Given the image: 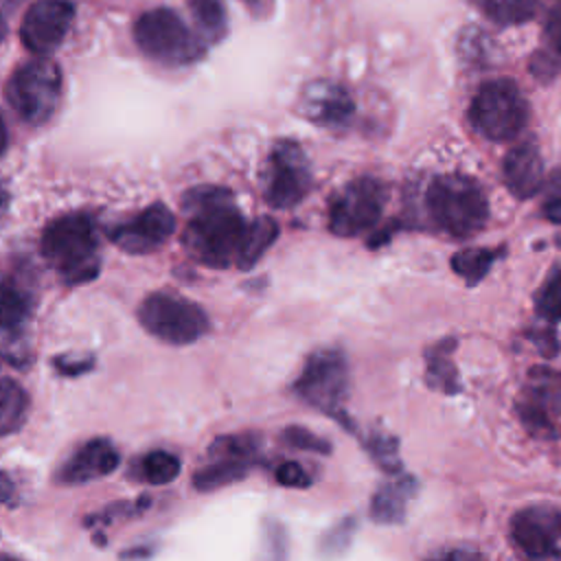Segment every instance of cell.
Here are the masks:
<instances>
[{
    "label": "cell",
    "mask_w": 561,
    "mask_h": 561,
    "mask_svg": "<svg viewBox=\"0 0 561 561\" xmlns=\"http://www.w3.org/2000/svg\"><path fill=\"white\" fill-rule=\"evenodd\" d=\"M92 357H57L55 359V366L59 373L68 375V377H77L81 373H88L92 368Z\"/></svg>",
    "instance_id": "cell-34"
},
{
    "label": "cell",
    "mask_w": 561,
    "mask_h": 561,
    "mask_svg": "<svg viewBox=\"0 0 561 561\" xmlns=\"http://www.w3.org/2000/svg\"><path fill=\"white\" fill-rule=\"evenodd\" d=\"M425 204L434 224L456 239L480 232L489 219V204L480 184L460 173H445L432 180Z\"/></svg>",
    "instance_id": "cell-2"
},
{
    "label": "cell",
    "mask_w": 561,
    "mask_h": 561,
    "mask_svg": "<svg viewBox=\"0 0 561 561\" xmlns=\"http://www.w3.org/2000/svg\"><path fill=\"white\" fill-rule=\"evenodd\" d=\"M0 561H18V559H13V557H2Z\"/></svg>",
    "instance_id": "cell-41"
},
{
    "label": "cell",
    "mask_w": 561,
    "mask_h": 561,
    "mask_svg": "<svg viewBox=\"0 0 561 561\" xmlns=\"http://www.w3.org/2000/svg\"><path fill=\"white\" fill-rule=\"evenodd\" d=\"M454 348V342H438L427 353V381L443 392L454 394L458 390V373L449 359V351Z\"/></svg>",
    "instance_id": "cell-22"
},
{
    "label": "cell",
    "mask_w": 561,
    "mask_h": 561,
    "mask_svg": "<svg viewBox=\"0 0 561 561\" xmlns=\"http://www.w3.org/2000/svg\"><path fill=\"white\" fill-rule=\"evenodd\" d=\"M28 316L26 296L13 285H0V327L15 329Z\"/></svg>",
    "instance_id": "cell-27"
},
{
    "label": "cell",
    "mask_w": 561,
    "mask_h": 561,
    "mask_svg": "<svg viewBox=\"0 0 561 561\" xmlns=\"http://www.w3.org/2000/svg\"><path fill=\"white\" fill-rule=\"evenodd\" d=\"M2 37H4V22H2V18H0V42H2Z\"/></svg>",
    "instance_id": "cell-40"
},
{
    "label": "cell",
    "mask_w": 561,
    "mask_h": 561,
    "mask_svg": "<svg viewBox=\"0 0 561 561\" xmlns=\"http://www.w3.org/2000/svg\"><path fill=\"white\" fill-rule=\"evenodd\" d=\"M138 471L145 482H149L153 486H162V484L173 482L180 476V458L173 456L171 451L156 449V451H149L147 456H142Z\"/></svg>",
    "instance_id": "cell-23"
},
{
    "label": "cell",
    "mask_w": 561,
    "mask_h": 561,
    "mask_svg": "<svg viewBox=\"0 0 561 561\" xmlns=\"http://www.w3.org/2000/svg\"><path fill=\"white\" fill-rule=\"evenodd\" d=\"M28 414V394L26 390L13 381L0 379V436L15 434Z\"/></svg>",
    "instance_id": "cell-19"
},
{
    "label": "cell",
    "mask_w": 561,
    "mask_h": 561,
    "mask_svg": "<svg viewBox=\"0 0 561 561\" xmlns=\"http://www.w3.org/2000/svg\"><path fill=\"white\" fill-rule=\"evenodd\" d=\"M546 35L550 44L561 53V7H554L546 20Z\"/></svg>",
    "instance_id": "cell-35"
},
{
    "label": "cell",
    "mask_w": 561,
    "mask_h": 561,
    "mask_svg": "<svg viewBox=\"0 0 561 561\" xmlns=\"http://www.w3.org/2000/svg\"><path fill=\"white\" fill-rule=\"evenodd\" d=\"M276 237H278V224L272 217H259L252 224H248L234 265L239 270L254 267L261 261V256L267 252V248L276 241Z\"/></svg>",
    "instance_id": "cell-18"
},
{
    "label": "cell",
    "mask_w": 561,
    "mask_h": 561,
    "mask_svg": "<svg viewBox=\"0 0 561 561\" xmlns=\"http://www.w3.org/2000/svg\"><path fill=\"white\" fill-rule=\"evenodd\" d=\"M138 322L149 335L175 346L197 342L210 324L197 302L169 291L149 294L138 305Z\"/></svg>",
    "instance_id": "cell-7"
},
{
    "label": "cell",
    "mask_w": 561,
    "mask_h": 561,
    "mask_svg": "<svg viewBox=\"0 0 561 561\" xmlns=\"http://www.w3.org/2000/svg\"><path fill=\"white\" fill-rule=\"evenodd\" d=\"M191 13L202 28V33L210 39H217L226 31V7L221 0H188Z\"/></svg>",
    "instance_id": "cell-26"
},
{
    "label": "cell",
    "mask_w": 561,
    "mask_h": 561,
    "mask_svg": "<svg viewBox=\"0 0 561 561\" xmlns=\"http://www.w3.org/2000/svg\"><path fill=\"white\" fill-rule=\"evenodd\" d=\"M504 182L508 191L519 197H533L543 188V162L533 142L513 147L504 158Z\"/></svg>",
    "instance_id": "cell-16"
},
{
    "label": "cell",
    "mask_w": 561,
    "mask_h": 561,
    "mask_svg": "<svg viewBox=\"0 0 561 561\" xmlns=\"http://www.w3.org/2000/svg\"><path fill=\"white\" fill-rule=\"evenodd\" d=\"M543 186L548 188V197L543 204V215L552 224H561V173H554L552 180Z\"/></svg>",
    "instance_id": "cell-33"
},
{
    "label": "cell",
    "mask_w": 561,
    "mask_h": 561,
    "mask_svg": "<svg viewBox=\"0 0 561 561\" xmlns=\"http://www.w3.org/2000/svg\"><path fill=\"white\" fill-rule=\"evenodd\" d=\"M353 533H355V519H342L340 524H335L324 537H322V543H320V550L324 554H342L346 550V546L351 543L353 539Z\"/></svg>",
    "instance_id": "cell-31"
},
{
    "label": "cell",
    "mask_w": 561,
    "mask_h": 561,
    "mask_svg": "<svg viewBox=\"0 0 561 561\" xmlns=\"http://www.w3.org/2000/svg\"><path fill=\"white\" fill-rule=\"evenodd\" d=\"M276 476V482L280 486H287V489H307L311 484V478L309 473L296 462V460H285L276 467L274 471Z\"/></svg>",
    "instance_id": "cell-32"
},
{
    "label": "cell",
    "mask_w": 561,
    "mask_h": 561,
    "mask_svg": "<svg viewBox=\"0 0 561 561\" xmlns=\"http://www.w3.org/2000/svg\"><path fill=\"white\" fill-rule=\"evenodd\" d=\"M311 188V171L302 147L294 140H278L263 169V195L272 208L285 210L305 199Z\"/></svg>",
    "instance_id": "cell-9"
},
{
    "label": "cell",
    "mask_w": 561,
    "mask_h": 561,
    "mask_svg": "<svg viewBox=\"0 0 561 561\" xmlns=\"http://www.w3.org/2000/svg\"><path fill=\"white\" fill-rule=\"evenodd\" d=\"M469 121L489 140H513L528 123V103L515 81L493 79L482 83L473 94Z\"/></svg>",
    "instance_id": "cell-5"
},
{
    "label": "cell",
    "mask_w": 561,
    "mask_h": 561,
    "mask_svg": "<svg viewBox=\"0 0 561 561\" xmlns=\"http://www.w3.org/2000/svg\"><path fill=\"white\" fill-rule=\"evenodd\" d=\"M280 440L294 449H302V451H313V454H329L331 445L320 438L318 434H313L311 430L302 427V425H289L283 430Z\"/></svg>",
    "instance_id": "cell-30"
},
{
    "label": "cell",
    "mask_w": 561,
    "mask_h": 561,
    "mask_svg": "<svg viewBox=\"0 0 561 561\" xmlns=\"http://www.w3.org/2000/svg\"><path fill=\"white\" fill-rule=\"evenodd\" d=\"M366 449L370 451L373 460L388 473H399L401 471V462H399V454H397V440L390 438L388 434H373L366 440Z\"/></svg>",
    "instance_id": "cell-29"
},
{
    "label": "cell",
    "mask_w": 561,
    "mask_h": 561,
    "mask_svg": "<svg viewBox=\"0 0 561 561\" xmlns=\"http://www.w3.org/2000/svg\"><path fill=\"white\" fill-rule=\"evenodd\" d=\"M416 493V480L401 471L390 482H383L370 500V517L377 524H399L405 517L408 504Z\"/></svg>",
    "instance_id": "cell-17"
},
{
    "label": "cell",
    "mask_w": 561,
    "mask_h": 561,
    "mask_svg": "<svg viewBox=\"0 0 561 561\" xmlns=\"http://www.w3.org/2000/svg\"><path fill=\"white\" fill-rule=\"evenodd\" d=\"M4 202H7V193H4V188H2V184H0V208L4 206Z\"/></svg>",
    "instance_id": "cell-39"
},
{
    "label": "cell",
    "mask_w": 561,
    "mask_h": 561,
    "mask_svg": "<svg viewBox=\"0 0 561 561\" xmlns=\"http://www.w3.org/2000/svg\"><path fill=\"white\" fill-rule=\"evenodd\" d=\"M296 394L327 414L342 412L348 390V364L337 348L311 353L294 383Z\"/></svg>",
    "instance_id": "cell-8"
},
{
    "label": "cell",
    "mask_w": 561,
    "mask_h": 561,
    "mask_svg": "<svg viewBox=\"0 0 561 561\" xmlns=\"http://www.w3.org/2000/svg\"><path fill=\"white\" fill-rule=\"evenodd\" d=\"M138 48L153 61L164 66H184L204 55V42L184 20L164 7L145 11L134 24Z\"/></svg>",
    "instance_id": "cell-4"
},
{
    "label": "cell",
    "mask_w": 561,
    "mask_h": 561,
    "mask_svg": "<svg viewBox=\"0 0 561 561\" xmlns=\"http://www.w3.org/2000/svg\"><path fill=\"white\" fill-rule=\"evenodd\" d=\"M500 252L502 250H491V248L460 250L451 256V270L460 278H465L467 285H476L486 276V272L491 270V265L500 256Z\"/></svg>",
    "instance_id": "cell-21"
},
{
    "label": "cell",
    "mask_w": 561,
    "mask_h": 561,
    "mask_svg": "<svg viewBox=\"0 0 561 561\" xmlns=\"http://www.w3.org/2000/svg\"><path fill=\"white\" fill-rule=\"evenodd\" d=\"M511 539L530 561L561 557V511L548 504H533L511 519Z\"/></svg>",
    "instance_id": "cell-11"
},
{
    "label": "cell",
    "mask_w": 561,
    "mask_h": 561,
    "mask_svg": "<svg viewBox=\"0 0 561 561\" xmlns=\"http://www.w3.org/2000/svg\"><path fill=\"white\" fill-rule=\"evenodd\" d=\"M427 561H458L456 557H434V559H427Z\"/></svg>",
    "instance_id": "cell-38"
},
{
    "label": "cell",
    "mask_w": 561,
    "mask_h": 561,
    "mask_svg": "<svg viewBox=\"0 0 561 561\" xmlns=\"http://www.w3.org/2000/svg\"><path fill=\"white\" fill-rule=\"evenodd\" d=\"M7 145H9V134H7V125H4V121L0 116V156L4 153Z\"/></svg>",
    "instance_id": "cell-37"
},
{
    "label": "cell",
    "mask_w": 561,
    "mask_h": 561,
    "mask_svg": "<svg viewBox=\"0 0 561 561\" xmlns=\"http://www.w3.org/2000/svg\"><path fill=\"white\" fill-rule=\"evenodd\" d=\"M386 186L375 178L351 180L329 204V228L337 237H357L370 230L386 206Z\"/></svg>",
    "instance_id": "cell-10"
},
{
    "label": "cell",
    "mask_w": 561,
    "mask_h": 561,
    "mask_svg": "<svg viewBox=\"0 0 561 561\" xmlns=\"http://www.w3.org/2000/svg\"><path fill=\"white\" fill-rule=\"evenodd\" d=\"M300 112L316 125H344L353 114L348 92L333 81H313L305 85L300 96Z\"/></svg>",
    "instance_id": "cell-15"
},
{
    "label": "cell",
    "mask_w": 561,
    "mask_h": 561,
    "mask_svg": "<svg viewBox=\"0 0 561 561\" xmlns=\"http://www.w3.org/2000/svg\"><path fill=\"white\" fill-rule=\"evenodd\" d=\"M42 252L70 283H85L99 274L96 230L83 213L53 219L42 232Z\"/></svg>",
    "instance_id": "cell-3"
},
{
    "label": "cell",
    "mask_w": 561,
    "mask_h": 561,
    "mask_svg": "<svg viewBox=\"0 0 561 561\" xmlns=\"http://www.w3.org/2000/svg\"><path fill=\"white\" fill-rule=\"evenodd\" d=\"M497 24L528 22L537 11V0H473Z\"/></svg>",
    "instance_id": "cell-24"
},
{
    "label": "cell",
    "mask_w": 561,
    "mask_h": 561,
    "mask_svg": "<svg viewBox=\"0 0 561 561\" xmlns=\"http://www.w3.org/2000/svg\"><path fill=\"white\" fill-rule=\"evenodd\" d=\"M248 469H250V460L210 458V462L193 476V486L197 491H217L221 486H228L241 480L248 473Z\"/></svg>",
    "instance_id": "cell-20"
},
{
    "label": "cell",
    "mask_w": 561,
    "mask_h": 561,
    "mask_svg": "<svg viewBox=\"0 0 561 561\" xmlns=\"http://www.w3.org/2000/svg\"><path fill=\"white\" fill-rule=\"evenodd\" d=\"M175 230V217L164 204H151L134 219L112 230V241L129 254H147L160 248Z\"/></svg>",
    "instance_id": "cell-13"
},
{
    "label": "cell",
    "mask_w": 561,
    "mask_h": 561,
    "mask_svg": "<svg viewBox=\"0 0 561 561\" xmlns=\"http://www.w3.org/2000/svg\"><path fill=\"white\" fill-rule=\"evenodd\" d=\"M254 451H256V440L250 434L221 436L208 449L210 458H237V460H252Z\"/></svg>",
    "instance_id": "cell-28"
},
{
    "label": "cell",
    "mask_w": 561,
    "mask_h": 561,
    "mask_svg": "<svg viewBox=\"0 0 561 561\" xmlns=\"http://www.w3.org/2000/svg\"><path fill=\"white\" fill-rule=\"evenodd\" d=\"M467 561H476V559H467Z\"/></svg>",
    "instance_id": "cell-42"
},
{
    "label": "cell",
    "mask_w": 561,
    "mask_h": 561,
    "mask_svg": "<svg viewBox=\"0 0 561 561\" xmlns=\"http://www.w3.org/2000/svg\"><path fill=\"white\" fill-rule=\"evenodd\" d=\"M15 497H18V493H15V484H13V480L7 476V473H2L0 471V504H13L15 502Z\"/></svg>",
    "instance_id": "cell-36"
},
{
    "label": "cell",
    "mask_w": 561,
    "mask_h": 561,
    "mask_svg": "<svg viewBox=\"0 0 561 561\" xmlns=\"http://www.w3.org/2000/svg\"><path fill=\"white\" fill-rule=\"evenodd\" d=\"M191 215L184 243L206 267L224 270L237 263L248 224L232 204V195L221 186L191 188L182 199Z\"/></svg>",
    "instance_id": "cell-1"
},
{
    "label": "cell",
    "mask_w": 561,
    "mask_h": 561,
    "mask_svg": "<svg viewBox=\"0 0 561 561\" xmlns=\"http://www.w3.org/2000/svg\"><path fill=\"white\" fill-rule=\"evenodd\" d=\"M61 99V70L59 66L37 55L22 64L7 81V101L15 114L28 125L46 123Z\"/></svg>",
    "instance_id": "cell-6"
},
{
    "label": "cell",
    "mask_w": 561,
    "mask_h": 561,
    "mask_svg": "<svg viewBox=\"0 0 561 561\" xmlns=\"http://www.w3.org/2000/svg\"><path fill=\"white\" fill-rule=\"evenodd\" d=\"M121 462L116 447L107 438H92L77 447L59 467V484H88L92 480L110 476Z\"/></svg>",
    "instance_id": "cell-14"
},
{
    "label": "cell",
    "mask_w": 561,
    "mask_h": 561,
    "mask_svg": "<svg viewBox=\"0 0 561 561\" xmlns=\"http://www.w3.org/2000/svg\"><path fill=\"white\" fill-rule=\"evenodd\" d=\"M535 311L548 324L561 322V267H554L535 294Z\"/></svg>",
    "instance_id": "cell-25"
},
{
    "label": "cell",
    "mask_w": 561,
    "mask_h": 561,
    "mask_svg": "<svg viewBox=\"0 0 561 561\" xmlns=\"http://www.w3.org/2000/svg\"><path fill=\"white\" fill-rule=\"evenodd\" d=\"M72 18L75 4L70 0H35L22 18V44L31 53L46 57L64 42Z\"/></svg>",
    "instance_id": "cell-12"
}]
</instances>
